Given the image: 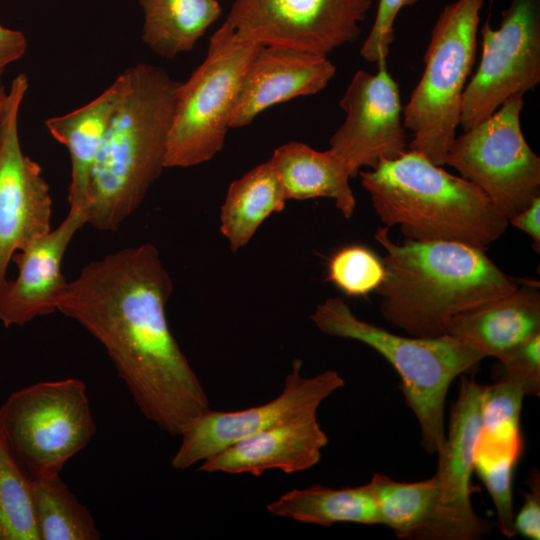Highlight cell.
<instances>
[{
  "label": "cell",
  "instance_id": "6da1fadb",
  "mask_svg": "<svg viewBox=\"0 0 540 540\" xmlns=\"http://www.w3.org/2000/svg\"><path fill=\"white\" fill-rule=\"evenodd\" d=\"M173 282L158 249L127 247L86 264L57 311L104 347L142 415L170 435L210 409L166 317Z\"/></svg>",
  "mask_w": 540,
  "mask_h": 540
},
{
  "label": "cell",
  "instance_id": "7a4b0ae2",
  "mask_svg": "<svg viewBox=\"0 0 540 540\" xmlns=\"http://www.w3.org/2000/svg\"><path fill=\"white\" fill-rule=\"evenodd\" d=\"M388 229L379 227L374 234L386 253L385 277L376 290L380 311L410 336L445 335L455 316L519 286L484 249L453 241L406 239L399 244Z\"/></svg>",
  "mask_w": 540,
  "mask_h": 540
},
{
  "label": "cell",
  "instance_id": "3957f363",
  "mask_svg": "<svg viewBox=\"0 0 540 540\" xmlns=\"http://www.w3.org/2000/svg\"><path fill=\"white\" fill-rule=\"evenodd\" d=\"M125 88L106 129L88 189V224L117 231L165 169L180 82L161 67L124 71Z\"/></svg>",
  "mask_w": 540,
  "mask_h": 540
},
{
  "label": "cell",
  "instance_id": "277c9868",
  "mask_svg": "<svg viewBox=\"0 0 540 540\" xmlns=\"http://www.w3.org/2000/svg\"><path fill=\"white\" fill-rule=\"evenodd\" d=\"M358 174L380 220L400 226L407 239L486 250L507 229L508 219L478 187L418 151L408 149Z\"/></svg>",
  "mask_w": 540,
  "mask_h": 540
},
{
  "label": "cell",
  "instance_id": "5b68a950",
  "mask_svg": "<svg viewBox=\"0 0 540 540\" xmlns=\"http://www.w3.org/2000/svg\"><path fill=\"white\" fill-rule=\"evenodd\" d=\"M323 333L366 344L397 371L407 406L421 429V445L438 453L446 439L444 405L451 383L485 357L465 341L438 337L401 336L359 319L340 298L318 304L310 316Z\"/></svg>",
  "mask_w": 540,
  "mask_h": 540
},
{
  "label": "cell",
  "instance_id": "8992f818",
  "mask_svg": "<svg viewBox=\"0 0 540 540\" xmlns=\"http://www.w3.org/2000/svg\"><path fill=\"white\" fill-rule=\"evenodd\" d=\"M484 0L447 4L431 31L422 77L403 107V121L412 133L409 150L443 166L460 125L462 98L477 48Z\"/></svg>",
  "mask_w": 540,
  "mask_h": 540
},
{
  "label": "cell",
  "instance_id": "52a82bcc",
  "mask_svg": "<svg viewBox=\"0 0 540 540\" xmlns=\"http://www.w3.org/2000/svg\"><path fill=\"white\" fill-rule=\"evenodd\" d=\"M260 45L224 22L212 34L205 59L179 84L165 168L199 165L223 149L243 75Z\"/></svg>",
  "mask_w": 540,
  "mask_h": 540
},
{
  "label": "cell",
  "instance_id": "ba28073f",
  "mask_svg": "<svg viewBox=\"0 0 540 540\" xmlns=\"http://www.w3.org/2000/svg\"><path fill=\"white\" fill-rule=\"evenodd\" d=\"M0 431L31 478L60 474L96 432L85 383L42 381L11 393L0 406Z\"/></svg>",
  "mask_w": 540,
  "mask_h": 540
},
{
  "label": "cell",
  "instance_id": "9c48e42d",
  "mask_svg": "<svg viewBox=\"0 0 540 540\" xmlns=\"http://www.w3.org/2000/svg\"><path fill=\"white\" fill-rule=\"evenodd\" d=\"M523 95L455 137L445 164L478 187L508 220L540 196V158L523 135Z\"/></svg>",
  "mask_w": 540,
  "mask_h": 540
},
{
  "label": "cell",
  "instance_id": "30bf717a",
  "mask_svg": "<svg viewBox=\"0 0 540 540\" xmlns=\"http://www.w3.org/2000/svg\"><path fill=\"white\" fill-rule=\"evenodd\" d=\"M501 16L499 28L487 19L480 29L481 60L462 98L464 130L540 82V0H511Z\"/></svg>",
  "mask_w": 540,
  "mask_h": 540
},
{
  "label": "cell",
  "instance_id": "8fae6325",
  "mask_svg": "<svg viewBox=\"0 0 540 540\" xmlns=\"http://www.w3.org/2000/svg\"><path fill=\"white\" fill-rule=\"evenodd\" d=\"M372 0H234L225 18L241 39L320 56L357 40Z\"/></svg>",
  "mask_w": 540,
  "mask_h": 540
},
{
  "label": "cell",
  "instance_id": "7c38bea8",
  "mask_svg": "<svg viewBox=\"0 0 540 540\" xmlns=\"http://www.w3.org/2000/svg\"><path fill=\"white\" fill-rule=\"evenodd\" d=\"M302 365L300 359L292 362L280 395L263 405L229 412L208 409L193 419L180 434L181 444L172 467L188 469L244 438L317 412L327 397L345 385L335 370L304 377Z\"/></svg>",
  "mask_w": 540,
  "mask_h": 540
},
{
  "label": "cell",
  "instance_id": "4fadbf2b",
  "mask_svg": "<svg viewBox=\"0 0 540 540\" xmlns=\"http://www.w3.org/2000/svg\"><path fill=\"white\" fill-rule=\"evenodd\" d=\"M28 87L24 73L12 80L0 120V290L13 254L51 230L49 186L19 139L20 108Z\"/></svg>",
  "mask_w": 540,
  "mask_h": 540
},
{
  "label": "cell",
  "instance_id": "5bb4252c",
  "mask_svg": "<svg viewBox=\"0 0 540 540\" xmlns=\"http://www.w3.org/2000/svg\"><path fill=\"white\" fill-rule=\"evenodd\" d=\"M376 65L374 74L365 70L354 74L340 100L345 120L329 140V149L344 162L351 177L364 166L372 169L383 160L401 156L408 147L398 84L386 60Z\"/></svg>",
  "mask_w": 540,
  "mask_h": 540
},
{
  "label": "cell",
  "instance_id": "9a60e30c",
  "mask_svg": "<svg viewBox=\"0 0 540 540\" xmlns=\"http://www.w3.org/2000/svg\"><path fill=\"white\" fill-rule=\"evenodd\" d=\"M482 385L462 377L450 413L448 435L438 452L434 476L439 495L427 540H479L490 534L493 523L472 507L473 453L480 431Z\"/></svg>",
  "mask_w": 540,
  "mask_h": 540
},
{
  "label": "cell",
  "instance_id": "2e32d148",
  "mask_svg": "<svg viewBox=\"0 0 540 540\" xmlns=\"http://www.w3.org/2000/svg\"><path fill=\"white\" fill-rule=\"evenodd\" d=\"M88 222L86 209H70L54 230L16 251L11 261L18 275L0 290V321L9 328L24 326L37 317L57 311L68 282L62 260L75 233Z\"/></svg>",
  "mask_w": 540,
  "mask_h": 540
},
{
  "label": "cell",
  "instance_id": "e0dca14e",
  "mask_svg": "<svg viewBox=\"0 0 540 540\" xmlns=\"http://www.w3.org/2000/svg\"><path fill=\"white\" fill-rule=\"evenodd\" d=\"M327 56L274 45H260L240 84L230 128L249 125L267 108L322 91L334 77Z\"/></svg>",
  "mask_w": 540,
  "mask_h": 540
},
{
  "label": "cell",
  "instance_id": "ac0fdd59",
  "mask_svg": "<svg viewBox=\"0 0 540 540\" xmlns=\"http://www.w3.org/2000/svg\"><path fill=\"white\" fill-rule=\"evenodd\" d=\"M328 442L317 412H311L228 446L202 461L198 470L259 476L280 469L291 474L316 465Z\"/></svg>",
  "mask_w": 540,
  "mask_h": 540
},
{
  "label": "cell",
  "instance_id": "d6986e66",
  "mask_svg": "<svg viewBox=\"0 0 540 540\" xmlns=\"http://www.w3.org/2000/svg\"><path fill=\"white\" fill-rule=\"evenodd\" d=\"M540 333V292L523 280L514 291L455 316L446 334L473 346L485 358H498Z\"/></svg>",
  "mask_w": 540,
  "mask_h": 540
},
{
  "label": "cell",
  "instance_id": "ffe728a7",
  "mask_svg": "<svg viewBox=\"0 0 540 540\" xmlns=\"http://www.w3.org/2000/svg\"><path fill=\"white\" fill-rule=\"evenodd\" d=\"M124 88L125 76L122 72L102 93L85 105L45 120L50 135L63 144L70 155V209L87 210L93 165Z\"/></svg>",
  "mask_w": 540,
  "mask_h": 540
},
{
  "label": "cell",
  "instance_id": "44dd1931",
  "mask_svg": "<svg viewBox=\"0 0 540 540\" xmlns=\"http://www.w3.org/2000/svg\"><path fill=\"white\" fill-rule=\"evenodd\" d=\"M281 181L286 199L331 198L345 218H351L356 201L344 162L330 149L318 151L305 143L290 141L269 159Z\"/></svg>",
  "mask_w": 540,
  "mask_h": 540
},
{
  "label": "cell",
  "instance_id": "7402d4cb",
  "mask_svg": "<svg viewBox=\"0 0 540 540\" xmlns=\"http://www.w3.org/2000/svg\"><path fill=\"white\" fill-rule=\"evenodd\" d=\"M287 201L281 181L270 160L234 180L220 213V231L231 251L246 246L259 226Z\"/></svg>",
  "mask_w": 540,
  "mask_h": 540
},
{
  "label": "cell",
  "instance_id": "603a6c76",
  "mask_svg": "<svg viewBox=\"0 0 540 540\" xmlns=\"http://www.w3.org/2000/svg\"><path fill=\"white\" fill-rule=\"evenodd\" d=\"M267 510L277 517L326 527L335 523L381 524L370 483L341 489L321 485L293 489L269 503Z\"/></svg>",
  "mask_w": 540,
  "mask_h": 540
},
{
  "label": "cell",
  "instance_id": "cb8c5ba5",
  "mask_svg": "<svg viewBox=\"0 0 540 540\" xmlns=\"http://www.w3.org/2000/svg\"><path fill=\"white\" fill-rule=\"evenodd\" d=\"M141 40L156 55L174 59L190 52L222 13L218 0H138Z\"/></svg>",
  "mask_w": 540,
  "mask_h": 540
},
{
  "label": "cell",
  "instance_id": "d4e9b609",
  "mask_svg": "<svg viewBox=\"0 0 540 540\" xmlns=\"http://www.w3.org/2000/svg\"><path fill=\"white\" fill-rule=\"evenodd\" d=\"M369 483L376 497L381 525L389 527L399 538L427 540L439 495L435 476L416 482H398L375 473Z\"/></svg>",
  "mask_w": 540,
  "mask_h": 540
},
{
  "label": "cell",
  "instance_id": "484cf974",
  "mask_svg": "<svg viewBox=\"0 0 540 540\" xmlns=\"http://www.w3.org/2000/svg\"><path fill=\"white\" fill-rule=\"evenodd\" d=\"M33 513L38 540H98L100 532L92 514L60 474L31 480Z\"/></svg>",
  "mask_w": 540,
  "mask_h": 540
},
{
  "label": "cell",
  "instance_id": "4316f807",
  "mask_svg": "<svg viewBox=\"0 0 540 540\" xmlns=\"http://www.w3.org/2000/svg\"><path fill=\"white\" fill-rule=\"evenodd\" d=\"M31 480L0 431V540H38Z\"/></svg>",
  "mask_w": 540,
  "mask_h": 540
},
{
  "label": "cell",
  "instance_id": "83f0119b",
  "mask_svg": "<svg viewBox=\"0 0 540 540\" xmlns=\"http://www.w3.org/2000/svg\"><path fill=\"white\" fill-rule=\"evenodd\" d=\"M524 393L507 382L482 387L480 431L476 443L482 446L523 453L520 416Z\"/></svg>",
  "mask_w": 540,
  "mask_h": 540
},
{
  "label": "cell",
  "instance_id": "f1b7e54d",
  "mask_svg": "<svg viewBox=\"0 0 540 540\" xmlns=\"http://www.w3.org/2000/svg\"><path fill=\"white\" fill-rule=\"evenodd\" d=\"M522 455L475 444L474 471L484 483L496 509L494 525L506 537L516 535L513 513V475Z\"/></svg>",
  "mask_w": 540,
  "mask_h": 540
},
{
  "label": "cell",
  "instance_id": "f546056e",
  "mask_svg": "<svg viewBox=\"0 0 540 540\" xmlns=\"http://www.w3.org/2000/svg\"><path fill=\"white\" fill-rule=\"evenodd\" d=\"M385 277L382 260L363 245H347L327 263V279L347 296H365L376 291Z\"/></svg>",
  "mask_w": 540,
  "mask_h": 540
},
{
  "label": "cell",
  "instance_id": "4dcf8cb0",
  "mask_svg": "<svg viewBox=\"0 0 540 540\" xmlns=\"http://www.w3.org/2000/svg\"><path fill=\"white\" fill-rule=\"evenodd\" d=\"M494 382L516 385L524 395H540V333L509 349L497 358Z\"/></svg>",
  "mask_w": 540,
  "mask_h": 540
},
{
  "label": "cell",
  "instance_id": "1f68e13d",
  "mask_svg": "<svg viewBox=\"0 0 540 540\" xmlns=\"http://www.w3.org/2000/svg\"><path fill=\"white\" fill-rule=\"evenodd\" d=\"M419 0H379L372 28L364 40L361 57L370 63L386 60L394 41V22L403 7L413 6Z\"/></svg>",
  "mask_w": 540,
  "mask_h": 540
},
{
  "label": "cell",
  "instance_id": "d6a6232c",
  "mask_svg": "<svg viewBox=\"0 0 540 540\" xmlns=\"http://www.w3.org/2000/svg\"><path fill=\"white\" fill-rule=\"evenodd\" d=\"M529 491L523 492L524 502L516 517L514 529L516 534L529 539H540V473L532 467L525 481Z\"/></svg>",
  "mask_w": 540,
  "mask_h": 540
},
{
  "label": "cell",
  "instance_id": "836d02e7",
  "mask_svg": "<svg viewBox=\"0 0 540 540\" xmlns=\"http://www.w3.org/2000/svg\"><path fill=\"white\" fill-rule=\"evenodd\" d=\"M27 46L23 32L0 25V78L10 64L22 58Z\"/></svg>",
  "mask_w": 540,
  "mask_h": 540
},
{
  "label": "cell",
  "instance_id": "e575fe53",
  "mask_svg": "<svg viewBox=\"0 0 540 540\" xmlns=\"http://www.w3.org/2000/svg\"><path fill=\"white\" fill-rule=\"evenodd\" d=\"M514 227L532 238L533 248L540 251V196L534 198L521 212L508 220Z\"/></svg>",
  "mask_w": 540,
  "mask_h": 540
},
{
  "label": "cell",
  "instance_id": "d590c367",
  "mask_svg": "<svg viewBox=\"0 0 540 540\" xmlns=\"http://www.w3.org/2000/svg\"><path fill=\"white\" fill-rule=\"evenodd\" d=\"M7 92L8 91L6 90L5 86L0 81V120L2 117L3 110H4V106H5V102L7 98Z\"/></svg>",
  "mask_w": 540,
  "mask_h": 540
}]
</instances>
